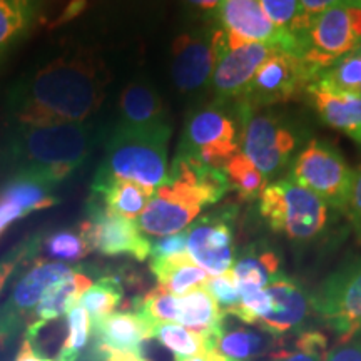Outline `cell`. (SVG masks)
<instances>
[{"instance_id": "16", "label": "cell", "mask_w": 361, "mask_h": 361, "mask_svg": "<svg viewBox=\"0 0 361 361\" xmlns=\"http://www.w3.org/2000/svg\"><path fill=\"white\" fill-rule=\"evenodd\" d=\"M218 24L224 30L228 51L245 44H271L295 54V37L278 29L266 16L259 0H223Z\"/></svg>"}, {"instance_id": "38", "label": "cell", "mask_w": 361, "mask_h": 361, "mask_svg": "<svg viewBox=\"0 0 361 361\" xmlns=\"http://www.w3.org/2000/svg\"><path fill=\"white\" fill-rule=\"evenodd\" d=\"M202 288L209 293L224 314L231 313L241 301V293H239L236 279H234L231 271L218 274V276H209Z\"/></svg>"}, {"instance_id": "44", "label": "cell", "mask_w": 361, "mask_h": 361, "mask_svg": "<svg viewBox=\"0 0 361 361\" xmlns=\"http://www.w3.org/2000/svg\"><path fill=\"white\" fill-rule=\"evenodd\" d=\"M188 252V233L171 234V236L159 238L151 245V259H162L171 258V256H178Z\"/></svg>"}, {"instance_id": "37", "label": "cell", "mask_w": 361, "mask_h": 361, "mask_svg": "<svg viewBox=\"0 0 361 361\" xmlns=\"http://www.w3.org/2000/svg\"><path fill=\"white\" fill-rule=\"evenodd\" d=\"M47 246L49 255L52 258L61 261V263H67V261H79L84 256H87L90 250L82 238V234L74 233V231H59L54 233L47 238Z\"/></svg>"}, {"instance_id": "9", "label": "cell", "mask_w": 361, "mask_h": 361, "mask_svg": "<svg viewBox=\"0 0 361 361\" xmlns=\"http://www.w3.org/2000/svg\"><path fill=\"white\" fill-rule=\"evenodd\" d=\"M310 298L311 310L341 343L361 340V258L329 274Z\"/></svg>"}, {"instance_id": "26", "label": "cell", "mask_w": 361, "mask_h": 361, "mask_svg": "<svg viewBox=\"0 0 361 361\" xmlns=\"http://www.w3.org/2000/svg\"><path fill=\"white\" fill-rule=\"evenodd\" d=\"M151 271L157 279V286L174 296H184L202 288L209 278V274L194 263L188 252L171 258L151 259Z\"/></svg>"}, {"instance_id": "10", "label": "cell", "mask_w": 361, "mask_h": 361, "mask_svg": "<svg viewBox=\"0 0 361 361\" xmlns=\"http://www.w3.org/2000/svg\"><path fill=\"white\" fill-rule=\"evenodd\" d=\"M228 40L219 24L178 35L171 49V75L183 94H194L211 84Z\"/></svg>"}, {"instance_id": "45", "label": "cell", "mask_w": 361, "mask_h": 361, "mask_svg": "<svg viewBox=\"0 0 361 361\" xmlns=\"http://www.w3.org/2000/svg\"><path fill=\"white\" fill-rule=\"evenodd\" d=\"M326 361H361V340L341 343L335 350L328 351Z\"/></svg>"}, {"instance_id": "43", "label": "cell", "mask_w": 361, "mask_h": 361, "mask_svg": "<svg viewBox=\"0 0 361 361\" xmlns=\"http://www.w3.org/2000/svg\"><path fill=\"white\" fill-rule=\"evenodd\" d=\"M343 211L348 216L351 228L361 243V166L353 169V180H351L348 200Z\"/></svg>"}, {"instance_id": "15", "label": "cell", "mask_w": 361, "mask_h": 361, "mask_svg": "<svg viewBox=\"0 0 361 361\" xmlns=\"http://www.w3.org/2000/svg\"><path fill=\"white\" fill-rule=\"evenodd\" d=\"M188 255L209 276L228 273L236 261L231 207H221L196 219L186 229Z\"/></svg>"}, {"instance_id": "13", "label": "cell", "mask_w": 361, "mask_h": 361, "mask_svg": "<svg viewBox=\"0 0 361 361\" xmlns=\"http://www.w3.org/2000/svg\"><path fill=\"white\" fill-rule=\"evenodd\" d=\"M75 269V266L61 261L40 259L27 271L0 305V343L12 340L24 328L25 319H30L44 296Z\"/></svg>"}, {"instance_id": "28", "label": "cell", "mask_w": 361, "mask_h": 361, "mask_svg": "<svg viewBox=\"0 0 361 361\" xmlns=\"http://www.w3.org/2000/svg\"><path fill=\"white\" fill-rule=\"evenodd\" d=\"M44 0H0V57L35 24Z\"/></svg>"}, {"instance_id": "12", "label": "cell", "mask_w": 361, "mask_h": 361, "mask_svg": "<svg viewBox=\"0 0 361 361\" xmlns=\"http://www.w3.org/2000/svg\"><path fill=\"white\" fill-rule=\"evenodd\" d=\"M288 179L310 189L329 207L343 211L353 180V169H350L335 146L311 139L296 156Z\"/></svg>"}, {"instance_id": "11", "label": "cell", "mask_w": 361, "mask_h": 361, "mask_svg": "<svg viewBox=\"0 0 361 361\" xmlns=\"http://www.w3.org/2000/svg\"><path fill=\"white\" fill-rule=\"evenodd\" d=\"M314 78V72L300 57L276 47L256 71L245 94L234 102L250 112L290 102L303 96Z\"/></svg>"}, {"instance_id": "1", "label": "cell", "mask_w": 361, "mask_h": 361, "mask_svg": "<svg viewBox=\"0 0 361 361\" xmlns=\"http://www.w3.org/2000/svg\"><path fill=\"white\" fill-rule=\"evenodd\" d=\"M109 72L92 52L80 51L54 59L22 79L7 97L12 126H59L85 123L107 94Z\"/></svg>"}, {"instance_id": "3", "label": "cell", "mask_w": 361, "mask_h": 361, "mask_svg": "<svg viewBox=\"0 0 361 361\" xmlns=\"http://www.w3.org/2000/svg\"><path fill=\"white\" fill-rule=\"evenodd\" d=\"M229 189L224 169L202 168L174 159L169 179L156 189L135 223L146 236L164 238L183 233L206 206L216 204Z\"/></svg>"}, {"instance_id": "18", "label": "cell", "mask_w": 361, "mask_h": 361, "mask_svg": "<svg viewBox=\"0 0 361 361\" xmlns=\"http://www.w3.org/2000/svg\"><path fill=\"white\" fill-rule=\"evenodd\" d=\"M266 291L269 293L273 308L258 323L261 331L274 338H283L303 329L311 310V298L295 279L279 274Z\"/></svg>"}, {"instance_id": "7", "label": "cell", "mask_w": 361, "mask_h": 361, "mask_svg": "<svg viewBox=\"0 0 361 361\" xmlns=\"http://www.w3.org/2000/svg\"><path fill=\"white\" fill-rule=\"evenodd\" d=\"M358 47H361V6L345 2L329 7L311 22L308 30L296 39L295 56L318 75Z\"/></svg>"}, {"instance_id": "25", "label": "cell", "mask_w": 361, "mask_h": 361, "mask_svg": "<svg viewBox=\"0 0 361 361\" xmlns=\"http://www.w3.org/2000/svg\"><path fill=\"white\" fill-rule=\"evenodd\" d=\"M156 189L128 179H111L102 186L92 188L90 201L101 202L111 213L137 221L144 213Z\"/></svg>"}, {"instance_id": "33", "label": "cell", "mask_w": 361, "mask_h": 361, "mask_svg": "<svg viewBox=\"0 0 361 361\" xmlns=\"http://www.w3.org/2000/svg\"><path fill=\"white\" fill-rule=\"evenodd\" d=\"M123 300V286H121L117 278H101L97 283H94L87 291L80 296L79 306L87 311L90 322H96L104 316L114 313V310L119 306Z\"/></svg>"}, {"instance_id": "19", "label": "cell", "mask_w": 361, "mask_h": 361, "mask_svg": "<svg viewBox=\"0 0 361 361\" xmlns=\"http://www.w3.org/2000/svg\"><path fill=\"white\" fill-rule=\"evenodd\" d=\"M171 128L168 111L157 90L147 82H129L119 96V119L114 130L157 133Z\"/></svg>"}, {"instance_id": "39", "label": "cell", "mask_w": 361, "mask_h": 361, "mask_svg": "<svg viewBox=\"0 0 361 361\" xmlns=\"http://www.w3.org/2000/svg\"><path fill=\"white\" fill-rule=\"evenodd\" d=\"M271 308H273V301H271L269 293L264 288V290L241 295L239 305L229 314L241 319L243 323L256 324L258 326V323L269 313Z\"/></svg>"}, {"instance_id": "49", "label": "cell", "mask_w": 361, "mask_h": 361, "mask_svg": "<svg viewBox=\"0 0 361 361\" xmlns=\"http://www.w3.org/2000/svg\"><path fill=\"white\" fill-rule=\"evenodd\" d=\"M351 139H355V141H356V142H358V144H361V130H360V133H358V134H355V135H353V137H351Z\"/></svg>"}, {"instance_id": "17", "label": "cell", "mask_w": 361, "mask_h": 361, "mask_svg": "<svg viewBox=\"0 0 361 361\" xmlns=\"http://www.w3.org/2000/svg\"><path fill=\"white\" fill-rule=\"evenodd\" d=\"M274 49L276 45L255 42L226 52L209 84L216 101H236L241 97L256 71L274 52Z\"/></svg>"}, {"instance_id": "23", "label": "cell", "mask_w": 361, "mask_h": 361, "mask_svg": "<svg viewBox=\"0 0 361 361\" xmlns=\"http://www.w3.org/2000/svg\"><path fill=\"white\" fill-rule=\"evenodd\" d=\"M92 284V279L80 269H75L74 273L62 279L61 283H57L56 286L44 296V300L40 301L32 316H30L25 335L35 338L39 335L40 329H42L49 322L59 318V316L69 313V311L79 303L80 296H82Z\"/></svg>"}, {"instance_id": "27", "label": "cell", "mask_w": 361, "mask_h": 361, "mask_svg": "<svg viewBox=\"0 0 361 361\" xmlns=\"http://www.w3.org/2000/svg\"><path fill=\"white\" fill-rule=\"evenodd\" d=\"M180 326L218 340L224 329V313L204 288H197L188 295L179 296Z\"/></svg>"}, {"instance_id": "5", "label": "cell", "mask_w": 361, "mask_h": 361, "mask_svg": "<svg viewBox=\"0 0 361 361\" xmlns=\"http://www.w3.org/2000/svg\"><path fill=\"white\" fill-rule=\"evenodd\" d=\"M241 123L233 101H214L188 116L174 159L211 169L224 164L239 152Z\"/></svg>"}, {"instance_id": "48", "label": "cell", "mask_w": 361, "mask_h": 361, "mask_svg": "<svg viewBox=\"0 0 361 361\" xmlns=\"http://www.w3.org/2000/svg\"><path fill=\"white\" fill-rule=\"evenodd\" d=\"M176 361H234L228 356L221 353L218 348H213L202 355H194V356H176Z\"/></svg>"}, {"instance_id": "2", "label": "cell", "mask_w": 361, "mask_h": 361, "mask_svg": "<svg viewBox=\"0 0 361 361\" xmlns=\"http://www.w3.org/2000/svg\"><path fill=\"white\" fill-rule=\"evenodd\" d=\"M99 141L89 123L12 126L0 139V174L27 176L57 186L87 164Z\"/></svg>"}, {"instance_id": "51", "label": "cell", "mask_w": 361, "mask_h": 361, "mask_svg": "<svg viewBox=\"0 0 361 361\" xmlns=\"http://www.w3.org/2000/svg\"><path fill=\"white\" fill-rule=\"evenodd\" d=\"M147 361H149V360H147Z\"/></svg>"}, {"instance_id": "21", "label": "cell", "mask_w": 361, "mask_h": 361, "mask_svg": "<svg viewBox=\"0 0 361 361\" xmlns=\"http://www.w3.org/2000/svg\"><path fill=\"white\" fill-rule=\"evenodd\" d=\"M305 96L319 119L329 128L341 130L350 137L361 130V96L358 94L333 92L323 85L311 82Z\"/></svg>"}, {"instance_id": "32", "label": "cell", "mask_w": 361, "mask_h": 361, "mask_svg": "<svg viewBox=\"0 0 361 361\" xmlns=\"http://www.w3.org/2000/svg\"><path fill=\"white\" fill-rule=\"evenodd\" d=\"M224 174L228 178L229 188L234 189L238 196L245 201L259 197L261 191L266 186L264 176L241 151L226 162Z\"/></svg>"}, {"instance_id": "40", "label": "cell", "mask_w": 361, "mask_h": 361, "mask_svg": "<svg viewBox=\"0 0 361 361\" xmlns=\"http://www.w3.org/2000/svg\"><path fill=\"white\" fill-rule=\"evenodd\" d=\"M40 245H42V236L39 234V236H32L22 241L20 245H17L0 259V293H2L13 271L19 268L20 264L27 263L30 258H34L35 252L40 250Z\"/></svg>"}, {"instance_id": "31", "label": "cell", "mask_w": 361, "mask_h": 361, "mask_svg": "<svg viewBox=\"0 0 361 361\" xmlns=\"http://www.w3.org/2000/svg\"><path fill=\"white\" fill-rule=\"evenodd\" d=\"M313 82L333 92L361 96V47L338 59L335 64L319 72Z\"/></svg>"}, {"instance_id": "24", "label": "cell", "mask_w": 361, "mask_h": 361, "mask_svg": "<svg viewBox=\"0 0 361 361\" xmlns=\"http://www.w3.org/2000/svg\"><path fill=\"white\" fill-rule=\"evenodd\" d=\"M281 269V259L278 252L268 246H250L245 250L233 264V276L241 295L264 290L268 284L276 279Z\"/></svg>"}, {"instance_id": "35", "label": "cell", "mask_w": 361, "mask_h": 361, "mask_svg": "<svg viewBox=\"0 0 361 361\" xmlns=\"http://www.w3.org/2000/svg\"><path fill=\"white\" fill-rule=\"evenodd\" d=\"M67 335L66 341L62 343L61 350L57 353V361H78L80 351L87 346V341L92 331V322L90 316L82 306L75 305L67 313Z\"/></svg>"}, {"instance_id": "34", "label": "cell", "mask_w": 361, "mask_h": 361, "mask_svg": "<svg viewBox=\"0 0 361 361\" xmlns=\"http://www.w3.org/2000/svg\"><path fill=\"white\" fill-rule=\"evenodd\" d=\"M135 311L142 314L147 322L152 324L157 323H179V313H180V300L179 296L171 295V293L164 291L162 288H154L144 295L141 300H137V306Z\"/></svg>"}, {"instance_id": "41", "label": "cell", "mask_w": 361, "mask_h": 361, "mask_svg": "<svg viewBox=\"0 0 361 361\" xmlns=\"http://www.w3.org/2000/svg\"><path fill=\"white\" fill-rule=\"evenodd\" d=\"M345 2H348V0H298L300 8H298V16L291 25V35L295 37V42L300 35H303L306 30H308L311 22H313L319 13L328 11L329 7L340 6V4Z\"/></svg>"}, {"instance_id": "22", "label": "cell", "mask_w": 361, "mask_h": 361, "mask_svg": "<svg viewBox=\"0 0 361 361\" xmlns=\"http://www.w3.org/2000/svg\"><path fill=\"white\" fill-rule=\"evenodd\" d=\"M154 324L147 322L142 314L112 313L101 319L92 322V335L96 341L104 343L116 350L142 351V345L149 338H152Z\"/></svg>"}, {"instance_id": "46", "label": "cell", "mask_w": 361, "mask_h": 361, "mask_svg": "<svg viewBox=\"0 0 361 361\" xmlns=\"http://www.w3.org/2000/svg\"><path fill=\"white\" fill-rule=\"evenodd\" d=\"M13 361H57L52 358H47L35 343L34 336L25 335L24 340H22V345L19 351H17L16 360Z\"/></svg>"}, {"instance_id": "30", "label": "cell", "mask_w": 361, "mask_h": 361, "mask_svg": "<svg viewBox=\"0 0 361 361\" xmlns=\"http://www.w3.org/2000/svg\"><path fill=\"white\" fill-rule=\"evenodd\" d=\"M152 338L164 345L176 356H194L216 348V338L201 335L176 323H157L152 328Z\"/></svg>"}, {"instance_id": "4", "label": "cell", "mask_w": 361, "mask_h": 361, "mask_svg": "<svg viewBox=\"0 0 361 361\" xmlns=\"http://www.w3.org/2000/svg\"><path fill=\"white\" fill-rule=\"evenodd\" d=\"M173 129L157 133L114 130L106 146V154L92 188L111 179H128L157 189L169 179V139Z\"/></svg>"}, {"instance_id": "20", "label": "cell", "mask_w": 361, "mask_h": 361, "mask_svg": "<svg viewBox=\"0 0 361 361\" xmlns=\"http://www.w3.org/2000/svg\"><path fill=\"white\" fill-rule=\"evenodd\" d=\"M52 189L51 184L27 176L6 178L0 184V236L16 221L56 206L59 200Z\"/></svg>"}, {"instance_id": "36", "label": "cell", "mask_w": 361, "mask_h": 361, "mask_svg": "<svg viewBox=\"0 0 361 361\" xmlns=\"http://www.w3.org/2000/svg\"><path fill=\"white\" fill-rule=\"evenodd\" d=\"M326 336L318 331H303L295 340V348L279 351L271 361H326Z\"/></svg>"}, {"instance_id": "47", "label": "cell", "mask_w": 361, "mask_h": 361, "mask_svg": "<svg viewBox=\"0 0 361 361\" xmlns=\"http://www.w3.org/2000/svg\"><path fill=\"white\" fill-rule=\"evenodd\" d=\"M188 7L200 16L218 17L219 7L223 0H186Z\"/></svg>"}, {"instance_id": "29", "label": "cell", "mask_w": 361, "mask_h": 361, "mask_svg": "<svg viewBox=\"0 0 361 361\" xmlns=\"http://www.w3.org/2000/svg\"><path fill=\"white\" fill-rule=\"evenodd\" d=\"M278 346V338L271 336L261 329L256 331V329L245 328L229 329V331L223 329L218 343H216V348L234 361H252L261 358Z\"/></svg>"}, {"instance_id": "6", "label": "cell", "mask_w": 361, "mask_h": 361, "mask_svg": "<svg viewBox=\"0 0 361 361\" xmlns=\"http://www.w3.org/2000/svg\"><path fill=\"white\" fill-rule=\"evenodd\" d=\"M258 200L269 228L291 241H313L328 228L329 206L291 179L266 184Z\"/></svg>"}, {"instance_id": "8", "label": "cell", "mask_w": 361, "mask_h": 361, "mask_svg": "<svg viewBox=\"0 0 361 361\" xmlns=\"http://www.w3.org/2000/svg\"><path fill=\"white\" fill-rule=\"evenodd\" d=\"M233 104L241 123L239 151L261 171L264 179L281 173L300 146L295 126L278 114H258L238 106L234 101Z\"/></svg>"}, {"instance_id": "42", "label": "cell", "mask_w": 361, "mask_h": 361, "mask_svg": "<svg viewBox=\"0 0 361 361\" xmlns=\"http://www.w3.org/2000/svg\"><path fill=\"white\" fill-rule=\"evenodd\" d=\"M259 4L266 16L278 29L291 34V25L298 16V8H300L298 0H259Z\"/></svg>"}, {"instance_id": "14", "label": "cell", "mask_w": 361, "mask_h": 361, "mask_svg": "<svg viewBox=\"0 0 361 361\" xmlns=\"http://www.w3.org/2000/svg\"><path fill=\"white\" fill-rule=\"evenodd\" d=\"M80 234L90 251L106 256H130L144 261L151 256V245L135 221L111 213L101 202L90 201L87 219L80 224Z\"/></svg>"}, {"instance_id": "50", "label": "cell", "mask_w": 361, "mask_h": 361, "mask_svg": "<svg viewBox=\"0 0 361 361\" xmlns=\"http://www.w3.org/2000/svg\"><path fill=\"white\" fill-rule=\"evenodd\" d=\"M350 4H356V6H361V0H348Z\"/></svg>"}]
</instances>
